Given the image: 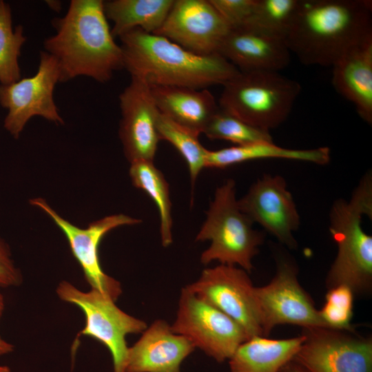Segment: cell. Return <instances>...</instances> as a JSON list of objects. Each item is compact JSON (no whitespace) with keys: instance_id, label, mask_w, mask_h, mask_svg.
I'll use <instances>...</instances> for the list:
<instances>
[{"instance_id":"6da1fadb","label":"cell","mask_w":372,"mask_h":372,"mask_svg":"<svg viewBox=\"0 0 372 372\" xmlns=\"http://www.w3.org/2000/svg\"><path fill=\"white\" fill-rule=\"evenodd\" d=\"M55 33L44 51L57 61L60 82L87 76L103 83L123 69V52L112 34L102 0H72L62 17L52 20Z\"/></svg>"},{"instance_id":"7a4b0ae2","label":"cell","mask_w":372,"mask_h":372,"mask_svg":"<svg viewBox=\"0 0 372 372\" xmlns=\"http://www.w3.org/2000/svg\"><path fill=\"white\" fill-rule=\"evenodd\" d=\"M371 13L369 0H300L285 41L302 64L332 67L372 35Z\"/></svg>"},{"instance_id":"3957f363","label":"cell","mask_w":372,"mask_h":372,"mask_svg":"<svg viewBox=\"0 0 372 372\" xmlns=\"http://www.w3.org/2000/svg\"><path fill=\"white\" fill-rule=\"evenodd\" d=\"M123 69L149 87L206 89L223 85L239 70L218 53L200 55L168 39L136 28L121 36Z\"/></svg>"},{"instance_id":"277c9868","label":"cell","mask_w":372,"mask_h":372,"mask_svg":"<svg viewBox=\"0 0 372 372\" xmlns=\"http://www.w3.org/2000/svg\"><path fill=\"white\" fill-rule=\"evenodd\" d=\"M372 218V176L366 173L347 201H335L329 213V231L338 253L327 278V286L344 285L353 293L369 291L372 282V236L362 227Z\"/></svg>"},{"instance_id":"5b68a950","label":"cell","mask_w":372,"mask_h":372,"mask_svg":"<svg viewBox=\"0 0 372 372\" xmlns=\"http://www.w3.org/2000/svg\"><path fill=\"white\" fill-rule=\"evenodd\" d=\"M252 225V221L239 208L235 181L227 180L216 188L206 219L196 236V241H211L201 254V263L207 265L216 260L221 265H238L250 272L252 258L264 240V235Z\"/></svg>"},{"instance_id":"8992f818","label":"cell","mask_w":372,"mask_h":372,"mask_svg":"<svg viewBox=\"0 0 372 372\" xmlns=\"http://www.w3.org/2000/svg\"><path fill=\"white\" fill-rule=\"evenodd\" d=\"M223 86L221 109L269 132L287 119L301 91L298 82L272 71H239Z\"/></svg>"},{"instance_id":"52a82bcc","label":"cell","mask_w":372,"mask_h":372,"mask_svg":"<svg viewBox=\"0 0 372 372\" xmlns=\"http://www.w3.org/2000/svg\"><path fill=\"white\" fill-rule=\"evenodd\" d=\"M56 293L61 300L76 304L83 311L85 325L80 335L103 343L112 355L114 372H125L129 349L125 337L143 333L147 327L145 322L123 311L115 301L92 289L83 292L63 280Z\"/></svg>"},{"instance_id":"ba28073f","label":"cell","mask_w":372,"mask_h":372,"mask_svg":"<svg viewBox=\"0 0 372 372\" xmlns=\"http://www.w3.org/2000/svg\"><path fill=\"white\" fill-rule=\"evenodd\" d=\"M171 329L218 362L229 360L238 347L249 340L236 322L186 287L180 291Z\"/></svg>"},{"instance_id":"9c48e42d","label":"cell","mask_w":372,"mask_h":372,"mask_svg":"<svg viewBox=\"0 0 372 372\" xmlns=\"http://www.w3.org/2000/svg\"><path fill=\"white\" fill-rule=\"evenodd\" d=\"M59 82L57 61L43 50L33 76L0 84V105L7 110L3 127L14 138H19L28 121L35 116L56 125L64 124L54 99V88Z\"/></svg>"},{"instance_id":"30bf717a","label":"cell","mask_w":372,"mask_h":372,"mask_svg":"<svg viewBox=\"0 0 372 372\" xmlns=\"http://www.w3.org/2000/svg\"><path fill=\"white\" fill-rule=\"evenodd\" d=\"M186 287L236 322L249 339L263 335L256 287L245 270L220 264L205 269Z\"/></svg>"},{"instance_id":"8fae6325","label":"cell","mask_w":372,"mask_h":372,"mask_svg":"<svg viewBox=\"0 0 372 372\" xmlns=\"http://www.w3.org/2000/svg\"><path fill=\"white\" fill-rule=\"evenodd\" d=\"M30 204L41 209L63 233L92 289L116 301L122 292L121 286L103 271L99 261V244L111 230L138 225L142 220L123 214H112L90 223L86 228H81L60 216L42 198L30 199Z\"/></svg>"},{"instance_id":"7c38bea8","label":"cell","mask_w":372,"mask_h":372,"mask_svg":"<svg viewBox=\"0 0 372 372\" xmlns=\"http://www.w3.org/2000/svg\"><path fill=\"white\" fill-rule=\"evenodd\" d=\"M329 328L305 329L292 361L306 372H372V342Z\"/></svg>"},{"instance_id":"4fadbf2b","label":"cell","mask_w":372,"mask_h":372,"mask_svg":"<svg viewBox=\"0 0 372 372\" xmlns=\"http://www.w3.org/2000/svg\"><path fill=\"white\" fill-rule=\"evenodd\" d=\"M263 335L278 324L329 328L313 302L299 284L294 266L280 261L274 278L266 286L255 287Z\"/></svg>"},{"instance_id":"5bb4252c","label":"cell","mask_w":372,"mask_h":372,"mask_svg":"<svg viewBox=\"0 0 372 372\" xmlns=\"http://www.w3.org/2000/svg\"><path fill=\"white\" fill-rule=\"evenodd\" d=\"M230 25L209 0H174L161 28L154 34L200 55L217 53Z\"/></svg>"},{"instance_id":"9a60e30c","label":"cell","mask_w":372,"mask_h":372,"mask_svg":"<svg viewBox=\"0 0 372 372\" xmlns=\"http://www.w3.org/2000/svg\"><path fill=\"white\" fill-rule=\"evenodd\" d=\"M238 204L253 223L260 224L289 248L296 247L293 233L299 227L300 218L282 176L264 174L238 200Z\"/></svg>"},{"instance_id":"2e32d148","label":"cell","mask_w":372,"mask_h":372,"mask_svg":"<svg viewBox=\"0 0 372 372\" xmlns=\"http://www.w3.org/2000/svg\"><path fill=\"white\" fill-rule=\"evenodd\" d=\"M121 118L118 135L125 158L154 162L159 141L156 121L158 110L145 83L131 78L119 95Z\"/></svg>"},{"instance_id":"e0dca14e","label":"cell","mask_w":372,"mask_h":372,"mask_svg":"<svg viewBox=\"0 0 372 372\" xmlns=\"http://www.w3.org/2000/svg\"><path fill=\"white\" fill-rule=\"evenodd\" d=\"M217 53L240 72H278L290 61L283 37L247 24L231 27Z\"/></svg>"},{"instance_id":"ac0fdd59","label":"cell","mask_w":372,"mask_h":372,"mask_svg":"<svg viewBox=\"0 0 372 372\" xmlns=\"http://www.w3.org/2000/svg\"><path fill=\"white\" fill-rule=\"evenodd\" d=\"M195 348L166 321L156 320L128 349L125 372H180L182 362Z\"/></svg>"},{"instance_id":"d6986e66","label":"cell","mask_w":372,"mask_h":372,"mask_svg":"<svg viewBox=\"0 0 372 372\" xmlns=\"http://www.w3.org/2000/svg\"><path fill=\"white\" fill-rule=\"evenodd\" d=\"M335 90L355 105L358 114L372 124V35L347 50L332 66Z\"/></svg>"},{"instance_id":"ffe728a7","label":"cell","mask_w":372,"mask_h":372,"mask_svg":"<svg viewBox=\"0 0 372 372\" xmlns=\"http://www.w3.org/2000/svg\"><path fill=\"white\" fill-rule=\"evenodd\" d=\"M150 91L158 111L178 125L200 134L218 109L207 89L152 86Z\"/></svg>"},{"instance_id":"44dd1931","label":"cell","mask_w":372,"mask_h":372,"mask_svg":"<svg viewBox=\"0 0 372 372\" xmlns=\"http://www.w3.org/2000/svg\"><path fill=\"white\" fill-rule=\"evenodd\" d=\"M304 338L303 334L282 340L252 337L229 358L230 372H280L293 360Z\"/></svg>"},{"instance_id":"7402d4cb","label":"cell","mask_w":372,"mask_h":372,"mask_svg":"<svg viewBox=\"0 0 372 372\" xmlns=\"http://www.w3.org/2000/svg\"><path fill=\"white\" fill-rule=\"evenodd\" d=\"M266 158L289 159L325 165L330 161V150L327 147L309 149H288L278 146L273 142H258L218 150H207L205 167L222 169L246 161Z\"/></svg>"},{"instance_id":"603a6c76","label":"cell","mask_w":372,"mask_h":372,"mask_svg":"<svg viewBox=\"0 0 372 372\" xmlns=\"http://www.w3.org/2000/svg\"><path fill=\"white\" fill-rule=\"evenodd\" d=\"M174 0L103 1L107 20L113 23L114 38L136 28L154 34L165 21Z\"/></svg>"},{"instance_id":"cb8c5ba5","label":"cell","mask_w":372,"mask_h":372,"mask_svg":"<svg viewBox=\"0 0 372 372\" xmlns=\"http://www.w3.org/2000/svg\"><path fill=\"white\" fill-rule=\"evenodd\" d=\"M129 175L132 185L146 192L156 205L161 242L164 247H169L173 241L172 202L169 185L163 174L154 162L140 160L130 163Z\"/></svg>"},{"instance_id":"d4e9b609","label":"cell","mask_w":372,"mask_h":372,"mask_svg":"<svg viewBox=\"0 0 372 372\" xmlns=\"http://www.w3.org/2000/svg\"><path fill=\"white\" fill-rule=\"evenodd\" d=\"M26 40L23 25L12 26L10 4L0 0V84H10L21 79L19 58Z\"/></svg>"},{"instance_id":"484cf974","label":"cell","mask_w":372,"mask_h":372,"mask_svg":"<svg viewBox=\"0 0 372 372\" xmlns=\"http://www.w3.org/2000/svg\"><path fill=\"white\" fill-rule=\"evenodd\" d=\"M156 127L160 139L170 143L187 163L193 191L200 172L205 168L207 150L200 144L199 134L178 125L160 112Z\"/></svg>"},{"instance_id":"4316f807","label":"cell","mask_w":372,"mask_h":372,"mask_svg":"<svg viewBox=\"0 0 372 372\" xmlns=\"http://www.w3.org/2000/svg\"><path fill=\"white\" fill-rule=\"evenodd\" d=\"M203 133L210 139L225 140L236 145L273 142L269 131L253 126L220 107L208 122Z\"/></svg>"},{"instance_id":"83f0119b","label":"cell","mask_w":372,"mask_h":372,"mask_svg":"<svg viewBox=\"0 0 372 372\" xmlns=\"http://www.w3.org/2000/svg\"><path fill=\"white\" fill-rule=\"evenodd\" d=\"M299 4L300 0H257L252 15L245 24L285 39Z\"/></svg>"},{"instance_id":"f1b7e54d","label":"cell","mask_w":372,"mask_h":372,"mask_svg":"<svg viewBox=\"0 0 372 372\" xmlns=\"http://www.w3.org/2000/svg\"><path fill=\"white\" fill-rule=\"evenodd\" d=\"M353 292L344 285L330 289L326 302L319 311L320 316L329 329L352 331L350 321L353 316Z\"/></svg>"},{"instance_id":"f546056e","label":"cell","mask_w":372,"mask_h":372,"mask_svg":"<svg viewBox=\"0 0 372 372\" xmlns=\"http://www.w3.org/2000/svg\"><path fill=\"white\" fill-rule=\"evenodd\" d=\"M230 27L245 24L251 17L257 0H209Z\"/></svg>"},{"instance_id":"4dcf8cb0","label":"cell","mask_w":372,"mask_h":372,"mask_svg":"<svg viewBox=\"0 0 372 372\" xmlns=\"http://www.w3.org/2000/svg\"><path fill=\"white\" fill-rule=\"evenodd\" d=\"M21 275L12 258L9 246L0 236V287L17 286Z\"/></svg>"},{"instance_id":"1f68e13d","label":"cell","mask_w":372,"mask_h":372,"mask_svg":"<svg viewBox=\"0 0 372 372\" xmlns=\"http://www.w3.org/2000/svg\"><path fill=\"white\" fill-rule=\"evenodd\" d=\"M4 298L0 292V318L4 310ZM13 345L4 340L0 335V356L8 354L13 351Z\"/></svg>"},{"instance_id":"d6a6232c","label":"cell","mask_w":372,"mask_h":372,"mask_svg":"<svg viewBox=\"0 0 372 372\" xmlns=\"http://www.w3.org/2000/svg\"><path fill=\"white\" fill-rule=\"evenodd\" d=\"M280 372H306L300 365L293 361L288 362Z\"/></svg>"},{"instance_id":"836d02e7","label":"cell","mask_w":372,"mask_h":372,"mask_svg":"<svg viewBox=\"0 0 372 372\" xmlns=\"http://www.w3.org/2000/svg\"><path fill=\"white\" fill-rule=\"evenodd\" d=\"M46 4L50 9L55 12H59L61 10V2L60 1H46Z\"/></svg>"},{"instance_id":"e575fe53","label":"cell","mask_w":372,"mask_h":372,"mask_svg":"<svg viewBox=\"0 0 372 372\" xmlns=\"http://www.w3.org/2000/svg\"><path fill=\"white\" fill-rule=\"evenodd\" d=\"M0 372H10V369L6 366H0Z\"/></svg>"}]
</instances>
